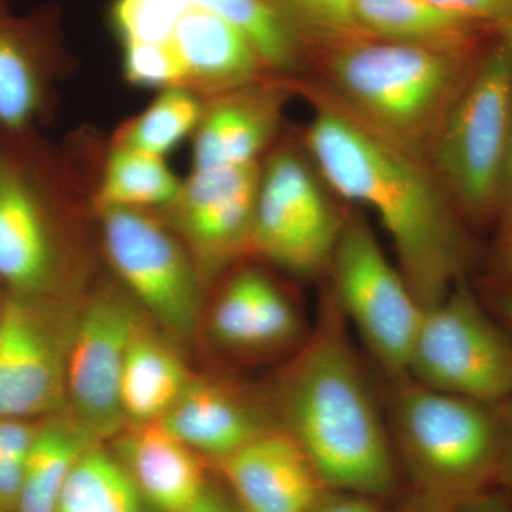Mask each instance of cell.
Here are the masks:
<instances>
[{"instance_id": "13", "label": "cell", "mask_w": 512, "mask_h": 512, "mask_svg": "<svg viewBox=\"0 0 512 512\" xmlns=\"http://www.w3.org/2000/svg\"><path fill=\"white\" fill-rule=\"evenodd\" d=\"M261 163L192 170L156 212L183 241L208 291L252 258Z\"/></svg>"}, {"instance_id": "44", "label": "cell", "mask_w": 512, "mask_h": 512, "mask_svg": "<svg viewBox=\"0 0 512 512\" xmlns=\"http://www.w3.org/2000/svg\"><path fill=\"white\" fill-rule=\"evenodd\" d=\"M508 494H510V493H508ZM511 495H512V494H511Z\"/></svg>"}, {"instance_id": "33", "label": "cell", "mask_w": 512, "mask_h": 512, "mask_svg": "<svg viewBox=\"0 0 512 512\" xmlns=\"http://www.w3.org/2000/svg\"><path fill=\"white\" fill-rule=\"evenodd\" d=\"M305 512H390L387 503L369 495L325 488Z\"/></svg>"}, {"instance_id": "5", "label": "cell", "mask_w": 512, "mask_h": 512, "mask_svg": "<svg viewBox=\"0 0 512 512\" xmlns=\"http://www.w3.org/2000/svg\"><path fill=\"white\" fill-rule=\"evenodd\" d=\"M384 412L410 491L457 508L497 488L503 453L493 404L453 396L410 377L387 380Z\"/></svg>"}, {"instance_id": "7", "label": "cell", "mask_w": 512, "mask_h": 512, "mask_svg": "<svg viewBox=\"0 0 512 512\" xmlns=\"http://www.w3.org/2000/svg\"><path fill=\"white\" fill-rule=\"evenodd\" d=\"M101 251L121 286L178 343L201 328L208 291L183 241L151 210H94Z\"/></svg>"}, {"instance_id": "42", "label": "cell", "mask_w": 512, "mask_h": 512, "mask_svg": "<svg viewBox=\"0 0 512 512\" xmlns=\"http://www.w3.org/2000/svg\"><path fill=\"white\" fill-rule=\"evenodd\" d=\"M6 291L0 286V318H2L3 308H5Z\"/></svg>"}, {"instance_id": "3", "label": "cell", "mask_w": 512, "mask_h": 512, "mask_svg": "<svg viewBox=\"0 0 512 512\" xmlns=\"http://www.w3.org/2000/svg\"><path fill=\"white\" fill-rule=\"evenodd\" d=\"M92 185L35 130H0V286L28 296H76L89 288L83 224Z\"/></svg>"}, {"instance_id": "9", "label": "cell", "mask_w": 512, "mask_h": 512, "mask_svg": "<svg viewBox=\"0 0 512 512\" xmlns=\"http://www.w3.org/2000/svg\"><path fill=\"white\" fill-rule=\"evenodd\" d=\"M328 291L384 379L407 376L424 308L362 215L348 211Z\"/></svg>"}, {"instance_id": "26", "label": "cell", "mask_w": 512, "mask_h": 512, "mask_svg": "<svg viewBox=\"0 0 512 512\" xmlns=\"http://www.w3.org/2000/svg\"><path fill=\"white\" fill-rule=\"evenodd\" d=\"M146 504L119 458L100 441L74 464L57 512H146Z\"/></svg>"}, {"instance_id": "16", "label": "cell", "mask_w": 512, "mask_h": 512, "mask_svg": "<svg viewBox=\"0 0 512 512\" xmlns=\"http://www.w3.org/2000/svg\"><path fill=\"white\" fill-rule=\"evenodd\" d=\"M298 80L266 77L204 101L192 144L194 170L261 163Z\"/></svg>"}, {"instance_id": "18", "label": "cell", "mask_w": 512, "mask_h": 512, "mask_svg": "<svg viewBox=\"0 0 512 512\" xmlns=\"http://www.w3.org/2000/svg\"><path fill=\"white\" fill-rule=\"evenodd\" d=\"M110 443L144 501L158 512L188 510L210 484L208 461L161 421L126 424Z\"/></svg>"}, {"instance_id": "29", "label": "cell", "mask_w": 512, "mask_h": 512, "mask_svg": "<svg viewBox=\"0 0 512 512\" xmlns=\"http://www.w3.org/2000/svg\"><path fill=\"white\" fill-rule=\"evenodd\" d=\"M191 5L190 0H113L111 29L121 46L168 43Z\"/></svg>"}, {"instance_id": "34", "label": "cell", "mask_w": 512, "mask_h": 512, "mask_svg": "<svg viewBox=\"0 0 512 512\" xmlns=\"http://www.w3.org/2000/svg\"><path fill=\"white\" fill-rule=\"evenodd\" d=\"M501 433H503V453H501L500 471L497 488L512 494V397L498 404Z\"/></svg>"}, {"instance_id": "19", "label": "cell", "mask_w": 512, "mask_h": 512, "mask_svg": "<svg viewBox=\"0 0 512 512\" xmlns=\"http://www.w3.org/2000/svg\"><path fill=\"white\" fill-rule=\"evenodd\" d=\"M60 62L42 23L0 9V130H35L52 107Z\"/></svg>"}, {"instance_id": "6", "label": "cell", "mask_w": 512, "mask_h": 512, "mask_svg": "<svg viewBox=\"0 0 512 512\" xmlns=\"http://www.w3.org/2000/svg\"><path fill=\"white\" fill-rule=\"evenodd\" d=\"M512 137V49L497 36L451 107L430 164L473 231L495 225Z\"/></svg>"}, {"instance_id": "27", "label": "cell", "mask_w": 512, "mask_h": 512, "mask_svg": "<svg viewBox=\"0 0 512 512\" xmlns=\"http://www.w3.org/2000/svg\"><path fill=\"white\" fill-rule=\"evenodd\" d=\"M202 109L204 100L183 86L160 90L146 110L117 128L110 146L164 158L194 134Z\"/></svg>"}, {"instance_id": "22", "label": "cell", "mask_w": 512, "mask_h": 512, "mask_svg": "<svg viewBox=\"0 0 512 512\" xmlns=\"http://www.w3.org/2000/svg\"><path fill=\"white\" fill-rule=\"evenodd\" d=\"M355 18L363 36L444 49L481 45L485 30H491L430 0H356Z\"/></svg>"}, {"instance_id": "1", "label": "cell", "mask_w": 512, "mask_h": 512, "mask_svg": "<svg viewBox=\"0 0 512 512\" xmlns=\"http://www.w3.org/2000/svg\"><path fill=\"white\" fill-rule=\"evenodd\" d=\"M298 86L313 106L306 156L330 190L375 212L414 295L423 308L436 305L477 262L473 229L429 161L357 119L319 83Z\"/></svg>"}, {"instance_id": "30", "label": "cell", "mask_w": 512, "mask_h": 512, "mask_svg": "<svg viewBox=\"0 0 512 512\" xmlns=\"http://www.w3.org/2000/svg\"><path fill=\"white\" fill-rule=\"evenodd\" d=\"M123 76L131 86L164 90L184 86V66L174 42L123 45Z\"/></svg>"}, {"instance_id": "25", "label": "cell", "mask_w": 512, "mask_h": 512, "mask_svg": "<svg viewBox=\"0 0 512 512\" xmlns=\"http://www.w3.org/2000/svg\"><path fill=\"white\" fill-rule=\"evenodd\" d=\"M192 5L221 16L248 36L269 72L298 79L308 46L268 0H190Z\"/></svg>"}, {"instance_id": "36", "label": "cell", "mask_w": 512, "mask_h": 512, "mask_svg": "<svg viewBox=\"0 0 512 512\" xmlns=\"http://www.w3.org/2000/svg\"><path fill=\"white\" fill-rule=\"evenodd\" d=\"M495 228H497V238L512 234V137L507 157H505L503 177H501Z\"/></svg>"}, {"instance_id": "4", "label": "cell", "mask_w": 512, "mask_h": 512, "mask_svg": "<svg viewBox=\"0 0 512 512\" xmlns=\"http://www.w3.org/2000/svg\"><path fill=\"white\" fill-rule=\"evenodd\" d=\"M484 50L350 37L320 49L319 84L357 119L430 163L440 128Z\"/></svg>"}, {"instance_id": "10", "label": "cell", "mask_w": 512, "mask_h": 512, "mask_svg": "<svg viewBox=\"0 0 512 512\" xmlns=\"http://www.w3.org/2000/svg\"><path fill=\"white\" fill-rule=\"evenodd\" d=\"M308 158L282 146L261 161L252 258L318 279L328 274L348 211L333 204Z\"/></svg>"}, {"instance_id": "15", "label": "cell", "mask_w": 512, "mask_h": 512, "mask_svg": "<svg viewBox=\"0 0 512 512\" xmlns=\"http://www.w3.org/2000/svg\"><path fill=\"white\" fill-rule=\"evenodd\" d=\"M160 421L211 464L281 429L266 390L204 376L192 377Z\"/></svg>"}, {"instance_id": "39", "label": "cell", "mask_w": 512, "mask_h": 512, "mask_svg": "<svg viewBox=\"0 0 512 512\" xmlns=\"http://www.w3.org/2000/svg\"><path fill=\"white\" fill-rule=\"evenodd\" d=\"M181 512H241L237 504L232 500L231 495L225 488L217 487L211 483L208 484L207 490L201 495L197 501L188 510Z\"/></svg>"}, {"instance_id": "8", "label": "cell", "mask_w": 512, "mask_h": 512, "mask_svg": "<svg viewBox=\"0 0 512 512\" xmlns=\"http://www.w3.org/2000/svg\"><path fill=\"white\" fill-rule=\"evenodd\" d=\"M407 377L493 406L512 397V333L467 279L424 308Z\"/></svg>"}, {"instance_id": "17", "label": "cell", "mask_w": 512, "mask_h": 512, "mask_svg": "<svg viewBox=\"0 0 512 512\" xmlns=\"http://www.w3.org/2000/svg\"><path fill=\"white\" fill-rule=\"evenodd\" d=\"M212 466L241 512H305L326 488L305 451L282 429Z\"/></svg>"}, {"instance_id": "28", "label": "cell", "mask_w": 512, "mask_h": 512, "mask_svg": "<svg viewBox=\"0 0 512 512\" xmlns=\"http://www.w3.org/2000/svg\"><path fill=\"white\" fill-rule=\"evenodd\" d=\"M302 37L306 46L323 49L363 36L355 18L356 0H268Z\"/></svg>"}, {"instance_id": "2", "label": "cell", "mask_w": 512, "mask_h": 512, "mask_svg": "<svg viewBox=\"0 0 512 512\" xmlns=\"http://www.w3.org/2000/svg\"><path fill=\"white\" fill-rule=\"evenodd\" d=\"M266 393L279 427L302 447L326 488L384 503L396 497L402 473L384 403L328 288L308 338Z\"/></svg>"}, {"instance_id": "38", "label": "cell", "mask_w": 512, "mask_h": 512, "mask_svg": "<svg viewBox=\"0 0 512 512\" xmlns=\"http://www.w3.org/2000/svg\"><path fill=\"white\" fill-rule=\"evenodd\" d=\"M456 512H512V495L493 488L461 504Z\"/></svg>"}, {"instance_id": "14", "label": "cell", "mask_w": 512, "mask_h": 512, "mask_svg": "<svg viewBox=\"0 0 512 512\" xmlns=\"http://www.w3.org/2000/svg\"><path fill=\"white\" fill-rule=\"evenodd\" d=\"M201 326L212 345L239 362L288 359L312 329L299 303L284 286L247 261L215 285Z\"/></svg>"}, {"instance_id": "20", "label": "cell", "mask_w": 512, "mask_h": 512, "mask_svg": "<svg viewBox=\"0 0 512 512\" xmlns=\"http://www.w3.org/2000/svg\"><path fill=\"white\" fill-rule=\"evenodd\" d=\"M173 42L184 66V86L202 100L274 76L242 30L210 10L191 5Z\"/></svg>"}, {"instance_id": "24", "label": "cell", "mask_w": 512, "mask_h": 512, "mask_svg": "<svg viewBox=\"0 0 512 512\" xmlns=\"http://www.w3.org/2000/svg\"><path fill=\"white\" fill-rule=\"evenodd\" d=\"M181 181L164 158L110 146L92 194L93 211L106 207L158 210L174 200Z\"/></svg>"}, {"instance_id": "43", "label": "cell", "mask_w": 512, "mask_h": 512, "mask_svg": "<svg viewBox=\"0 0 512 512\" xmlns=\"http://www.w3.org/2000/svg\"><path fill=\"white\" fill-rule=\"evenodd\" d=\"M0 512H8V511H5V510H3L2 507H0Z\"/></svg>"}, {"instance_id": "23", "label": "cell", "mask_w": 512, "mask_h": 512, "mask_svg": "<svg viewBox=\"0 0 512 512\" xmlns=\"http://www.w3.org/2000/svg\"><path fill=\"white\" fill-rule=\"evenodd\" d=\"M100 441L67 412L43 419L26 457L15 512H57L74 464Z\"/></svg>"}, {"instance_id": "40", "label": "cell", "mask_w": 512, "mask_h": 512, "mask_svg": "<svg viewBox=\"0 0 512 512\" xmlns=\"http://www.w3.org/2000/svg\"><path fill=\"white\" fill-rule=\"evenodd\" d=\"M390 512H456V510L448 507L446 504L440 503V501L426 497V495L410 491V493L396 505V508L390 510Z\"/></svg>"}, {"instance_id": "41", "label": "cell", "mask_w": 512, "mask_h": 512, "mask_svg": "<svg viewBox=\"0 0 512 512\" xmlns=\"http://www.w3.org/2000/svg\"><path fill=\"white\" fill-rule=\"evenodd\" d=\"M495 36L500 37L501 40H504L508 46L512 49V16L507 22L503 23L497 30H495Z\"/></svg>"}, {"instance_id": "12", "label": "cell", "mask_w": 512, "mask_h": 512, "mask_svg": "<svg viewBox=\"0 0 512 512\" xmlns=\"http://www.w3.org/2000/svg\"><path fill=\"white\" fill-rule=\"evenodd\" d=\"M146 316L116 281L90 285L80 299L67 353L66 407L104 443L126 426L121 376L130 340Z\"/></svg>"}, {"instance_id": "35", "label": "cell", "mask_w": 512, "mask_h": 512, "mask_svg": "<svg viewBox=\"0 0 512 512\" xmlns=\"http://www.w3.org/2000/svg\"><path fill=\"white\" fill-rule=\"evenodd\" d=\"M487 282L512 288V234L495 241L488 261Z\"/></svg>"}, {"instance_id": "31", "label": "cell", "mask_w": 512, "mask_h": 512, "mask_svg": "<svg viewBox=\"0 0 512 512\" xmlns=\"http://www.w3.org/2000/svg\"><path fill=\"white\" fill-rule=\"evenodd\" d=\"M451 15L497 30L512 16V0H430Z\"/></svg>"}, {"instance_id": "21", "label": "cell", "mask_w": 512, "mask_h": 512, "mask_svg": "<svg viewBox=\"0 0 512 512\" xmlns=\"http://www.w3.org/2000/svg\"><path fill=\"white\" fill-rule=\"evenodd\" d=\"M192 377L180 343L146 316L130 340L121 376V410L126 424L163 419Z\"/></svg>"}, {"instance_id": "37", "label": "cell", "mask_w": 512, "mask_h": 512, "mask_svg": "<svg viewBox=\"0 0 512 512\" xmlns=\"http://www.w3.org/2000/svg\"><path fill=\"white\" fill-rule=\"evenodd\" d=\"M480 293L491 312L512 333V288L485 282Z\"/></svg>"}, {"instance_id": "32", "label": "cell", "mask_w": 512, "mask_h": 512, "mask_svg": "<svg viewBox=\"0 0 512 512\" xmlns=\"http://www.w3.org/2000/svg\"><path fill=\"white\" fill-rule=\"evenodd\" d=\"M42 420L0 419V461L28 457Z\"/></svg>"}, {"instance_id": "11", "label": "cell", "mask_w": 512, "mask_h": 512, "mask_svg": "<svg viewBox=\"0 0 512 512\" xmlns=\"http://www.w3.org/2000/svg\"><path fill=\"white\" fill-rule=\"evenodd\" d=\"M83 293L6 292L0 318V419L42 420L67 412V353Z\"/></svg>"}]
</instances>
